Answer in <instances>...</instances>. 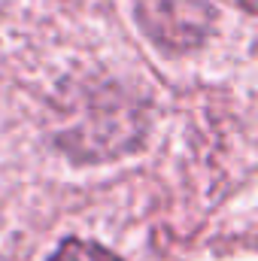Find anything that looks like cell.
<instances>
[{"label":"cell","mask_w":258,"mask_h":261,"mask_svg":"<svg viewBox=\"0 0 258 261\" xmlns=\"http://www.w3.org/2000/svg\"><path fill=\"white\" fill-rule=\"evenodd\" d=\"M240 3H243L246 12H255V6H258V0H240Z\"/></svg>","instance_id":"3"},{"label":"cell","mask_w":258,"mask_h":261,"mask_svg":"<svg viewBox=\"0 0 258 261\" xmlns=\"http://www.w3.org/2000/svg\"><path fill=\"white\" fill-rule=\"evenodd\" d=\"M216 6L210 0H137V18L146 34L167 49L197 46L213 21Z\"/></svg>","instance_id":"1"},{"label":"cell","mask_w":258,"mask_h":261,"mask_svg":"<svg viewBox=\"0 0 258 261\" xmlns=\"http://www.w3.org/2000/svg\"><path fill=\"white\" fill-rule=\"evenodd\" d=\"M49 261H122L100 243H85V240H67L64 246Z\"/></svg>","instance_id":"2"}]
</instances>
